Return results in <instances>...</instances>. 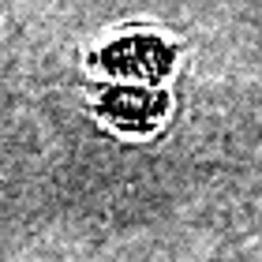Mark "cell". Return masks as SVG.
Here are the masks:
<instances>
[{
    "instance_id": "obj_2",
    "label": "cell",
    "mask_w": 262,
    "mask_h": 262,
    "mask_svg": "<svg viewBox=\"0 0 262 262\" xmlns=\"http://www.w3.org/2000/svg\"><path fill=\"white\" fill-rule=\"evenodd\" d=\"M98 113L127 135H150L169 113V98L154 86L124 82V86H105L98 94Z\"/></svg>"
},
{
    "instance_id": "obj_1",
    "label": "cell",
    "mask_w": 262,
    "mask_h": 262,
    "mask_svg": "<svg viewBox=\"0 0 262 262\" xmlns=\"http://www.w3.org/2000/svg\"><path fill=\"white\" fill-rule=\"evenodd\" d=\"M94 64L116 79H135V82H161L176 64V45L161 34H120L94 56Z\"/></svg>"
}]
</instances>
